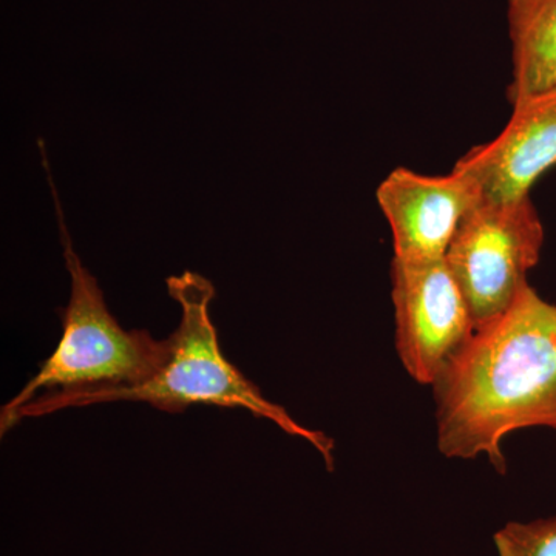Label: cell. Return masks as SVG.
I'll return each mask as SVG.
<instances>
[{"mask_svg": "<svg viewBox=\"0 0 556 556\" xmlns=\"http://www.w3.org/2000/svg\"><path fill=\"white\" fill-rule=\"evenodd\" d=\"M493 540L497 556H556V517L508 522Z\"/></svg>", "mask_w": 556, "mask_h": 556, "instance_id": "obj_9", "label": "cell"}, {"mask_svg": "<svg viewBox=\"0 0 556 556\" xmlns=\"http://www.w3.org/2000/svg\"><path fill=\"white\" fill-rule=\"evenodd\" d=\"M391 300L399 358L413 380L433 387L477 329L447 258L393 257Z\"/></svg>", "mask_w": 556, "mask_h": 556, "instance_id": "obj_5", "label": "cell"}, {"mask_svg": "<svg viewBox=\"0 0 556 556\" xmlns=\"http://www.w3.org/2000/svg\"><path fill=\"white\" fill-rule=\"evenodd\" d=\"M60 225L65 265L72 280L67 308L62 311L60 345L38 375L2 408L0 420L38 397L40 391H79L137 387L159 375L172 353L170 339L156 340L149 331H126L110 314L97 278L73 248L61 201L43 159Z\"/></svg>", "mask_w": 556, "mask_h": 556, "instance_id": "obj_3", "label": "cell"}, {"mask_svg": "<svg viewBox=\"0 0 556 556\" xmlns=\"http://www.w3.org/2000/svg\"><path fill=\"white\" fill-rule=\"evenodd\" d=\"M477 182L456 169L442 177L405 167L391 172L378 189V203L393 233L394 257H445L460 222L479 201Z\"/></svg>", "mask_w": 556, "mask_h": 556, "instance_id": "obj_6", "label": "cell"}, {"mask_svg": "<svg viewBox=\"0 0 556 556\" xmlns=\"http://www.w3.org/2000/svg\"><path fill=\"white\" fill-rule=\"evenodd\" d=\"M511 105L556 87V0H507Z\"/></svg>", "mask_w": 556, "mask_h": 556, "instance_id": "obj_8", "label": "cell"}, {"mask_svg": "<svg viewBox=\"0 0 556 556\" xmlns=\"http://www.w3.org/2000/svg\"><path fill=\"white\" fill-rule=\"evenodd\" d=\"M167 291L181 308V321L169 338L170 357L159 375L137 387L43 393L0 420L2 434L25 417L46 416L60 409L100 402H148L167 413H181L189 405L206 404L247 409L251 415L265 417L285 433L309 442L332 470L334 441L321 431L300 426L287 409L263 396L258 387L223 356L218 332L208 311L215 299L212 281L186 270L181 276L167 278Z\"/></svg>", "mask_w": 556, "mask_h": 556, "instance_id": "obj_2", "label": "cell"}, {"mask_svg": "<svg viewBox=\"0 0 556 556\" xmlns=\"http://www.w3.org/2000/svg\"><path fill=\"white\" fill-rule=\"evenodd\" d=\"M556 166V87L514 105L504 130L468 150L453 169L477 182L486 201L529 197L538 178Z\"/></svg>", "mask_w": 556, "mask_h": 556, "instance_id": "obj_7", "label": "cell"}, {"mask_svg": "<svg viewBox=\"0 0 556 556\" xmlns=\"http://www.w3.org/2000/svg\"><path fill=\"white\" fill-rule=\"evenodd\" d=\"M433 388L439 452L484 455L506 473L508 434L556 431V305L530 285L522 289L506 313L475 329Z\"/></svg>", "mask_w": 556, "mask_h": 556, "instance_id": "obj_1", "label": "cell"}, {"mask_svg": "<svg viewBox=\"0 0 556 556\" xmlns=\"http://www.w3.org/2000/svg\"><path fill=\"white\" fill-rule=\"evenodd\" d=\"M544 228L530 197L515 201L482 199L460 222L447 263L466 295L475 327L506 313L535 268Z\"/></svg>", "mask_w": 556, "mask_h": 556, "instance_id": "obj_4", "label": "cell"}]
</instances>
